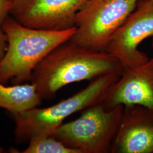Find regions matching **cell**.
I'll list each match as a JSON object with an SVG mask.
<instances>
[{
	"instance_id": "1",
	"label": "cell",
	"mask_w": 153,
	"mask_h": 153,
	"mask_svg": "<svg viewBox=\"0 0 153 153\" xmlns=\"http://www.w3.org/2000/svg\"><path fill=\"white\" fill-rule=\"evenodd\" d=\"M123 71L119 61L108 52L88 49L69 40L36 66L30 80L42 99H49L68 85L108 74L121 75Z\"/></svg>"
},
{
	"instance_id": "2",
	"label": "cell",
	"mask_w": 153,
	"mask_h": 153,
	"mask_svg": "<svg viewBox=\"0 0 153 153\" xmlns=\"http://www.w3.org/2000/svg\"><path fill=\"white\" fill-rule=\"evenodd\" d=\"M7 37L5 54L0 61V82L14 85L30 80L36 66L56 47L69 40L76 27L62 31L25 26L10 16L1 25Z\"/></svg>"
},
{
	"instance_id": "3",
	"label": "cell",
	"mask_w": 153,
	"mask_h": 153,
	"mask_svg": "<svg viewBox=\"0 0 153 153\" xmlns=\"http://www.w3.org/2000/svg\"><path fill=\"white\" fill-rule=\"evenodd\" d=\"M120 76L112 74L99 76L82 90L57 104L43 108L35 107L13 115L17 140L30 141L35 137L52 136L68 117L102 103L108 89Z\"/></svg>"
},
{
	"instance_id": "4",
	"label": "cell",
	"mask_w": 153,
	"mask_h": 153,
	"mask_svg": "<svg viewBox=\"0 0 153 153\" xmlns=\"http://www.w3.org/2000/svg\"><path fill=\"white\" fill-rule=\"evenodd\" d=\"M123 111V105L106 110L102 103L94 104L76 120L61 124L52 136L79 153H110Z\"/></svg>"
},
{
	"instance_id": "5",
	"label": "cell",
	"mask_w": 153,
	"mask_h": 153,
	"mask_svg": "<svg viewBox=\"0 0 153 153\" xmlns=\"http://www.w3.org/2000/svg\"><path fill=\"white\" fill-rule=\"evenodd\" d=\"M139 0H88L76 16L70 40L95 51H105L109 40L136 9Z\"/></svg>"
},
{
	"instance_id": "6",
	"label": "cell",
	"mask_w": 153,
	"mask_h": 153,
	"mask_svg": "<svg viewBox=\"0 0 153 153\" xmlns=\"http://www.w3.org/2000/svg\"><path fill=\"white\" fill-rule=\"evenodd\" d=\"M153 36V5L148 0H139L137 7L115 33L105 51L116 58L124 69H133L149 59L138 49L145 39Z\"/></svg>"
},
{
	"instance_id": "7",
	"label": "cell",
	"mask_w": 153,
	"mask_h": 153,
	"mask_svg": "<svg viewBox=\"0 0 153 153\" xmlns=\"http://www.w3.org/2000/svg\"><path fill=\"white\" fill-rule=\"evenodd\" d=\"M9 1V16L25 26L62 31L76 27V13L88 0Z\"/></svg>"
},
{
	"instance_id": "8",
	"label": "cell",
	"mask_w": 153,
	"mask_h": 153,
	"mask_svg": "<svg viewBox=\"0 0 153 153\" xmlns=\"http://www.w3.org/2000/svg\"><path fill=\"white\" fill-rule=\"evenodd\" d=\"M102 104L106 110L132 104L153 110V57L137 68L124 69L108 89Z\"/></svg>"
},
{
	"instance_id": "9",
	"label": "cell",
	"mask_w": 153,
	"mask_h": 153,
	"mask_svg": "<svg viewBox=\"0 0 153 153\" xmlns=\"http://www.w3.org/2000/svg\"><path fill=\"white\" fill-rule=\"evenodd\" d=\"M110 153H153V110L138 104L124 106Z\"/></svg>"
},
{
	"instance_id": "10",
	"label": "cell",
	"mask_w": 153,
	"mask_h": 153,
	"mask_svg": "<svg viewBox=\"0 0 153 153\" xmlns=\"http://www.w3.org/2000/svg\"><path fill=\"white\" fill-rule=\"evenodd\" d=\"M5 85L0 82V108L9 111L12 115L37 107L42 103V98L34 83L11 86Z\"/></svg>"
},
{
	"instance_id": "11",
	"label": "cell",
	"mask_w": 153,
	"mask_h": 153,
	"mask_svg": "<svg viewBox=\"0 0 153 153\" xmlns=\"http://www.w3.org/2000/svg\"><path fill=\"white\" fill-rule=\"evenodd\" d=\"M23 153H79L68 147L52 136H39L31 138Z\"/></svg>"
},
{
	"instance_id": "12",
	"label": "cell",
	"mask_w": 153,
	"mask_h": 153,
	"mask_svg": "<svg viewBox=\"0 0 153 153\" xmlns=\"http://www.w3.org/2000/svg\"><path fill=\"white\" fill-rule=\"evenodd\" d=\"M9 0H0V26L9 15Z\"/></svg>"
},
{
	"instance_id": "13",
	"label": "cell",
	"mask_w": 153,
	"mask_h": 153,
	"mask_svg": "<svg viewBox=\"0 0 153 153\" xmlns=\"http://www.w3.org/2000/svg\"><path fill=\"white\" fill-rule=\"evenodd\" d=\"M7 47V37L5 33L0 26V61L5 54Z\"/></svg>"
},
{
	"instance_id": "14",
	"label": "cell",
	"mask_w": 153,
	"mask_h": 153,
	"mask_svg": "<svg viewBox=\"0 0 153 153\" xmlns=\"http://www.w3.org/2000/svg\"><path fill=\"white\" fill-rule=\"evenodd\" d=\"M152 48L153 50V36H152Z\"/></svg>"
},
{
	"instance_id": "15",
	"label": "cell",
	"mask_w": 153,
	"mask_h": 153,
	"mask_svg": "<svg viewBox=\"0 0 153 153\" xmlns=\"http://www.w3.org/2000/svg\"><path fill=\"white\" fill-rule=\"evenodd\" d=\"M148 1H150V2H151V3H152V4L153 5V0H148Z\"/></svg>"
}]
</instances>
